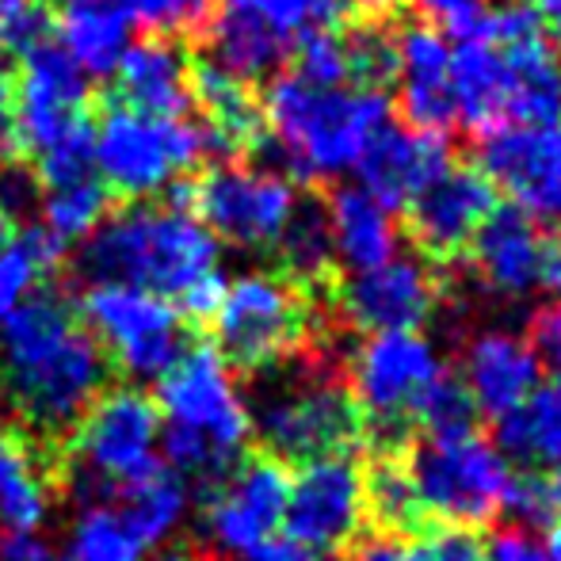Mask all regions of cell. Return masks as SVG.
<instances>
[{
  "label": "cell",
  "mask_w": 561,
  "mask_h": 561,
  "mask_svg": "<svg viewBox=\"0 0 561 561\" xmlns=\"http://www.w3.org/2000/svg\"><path fill=\"white\" fill-rule=\"evenodd\" d=\"M112 363L73 302L35 290L0 321V398L15 424L66 450L92 401L107 390Z\"/></svg>",
  "instance_id": "6da1fadb"
},
{
  "label": "cell",
  "mask_w": 561,
  "mask_h": 561,
  "mask_svg": "<svg viewBox=\"0 0 561 561\" xmlns=\"http://www.w3.org/2000/svg\"><path fill=\"white\" fill-rule=\"evenodd\" d=\"M81 272L92 283H126L161 298H184L218 275V237L187 207H126L84 237Z\"/></svg>",
  "instance_id": "7a4b0ae2"
},
{
  "label": "cell",
  "mask_w": 561,
  "mask_h": 561,
  "mask_svg": "<svg viewBox=\"0 0 561 561\" xmlns=\"http://www.w3.org/2000/svg\"><path fill=\"white\" fill-rule=\"evenodd\" d=\"M153 405L161 413V455L180 478L187 473L215 485L233 470L249 444L252 421L215 347H184V355L157 378Z\"/></svg>",
  "instance_id": "3957f363"
},
{
  "label": "cell",
  "mask_w": 561,
  "mask_h": 561,
  "mask_svg": "<svg viewBox=\"0 0 561 561\" xmlns=\"http://www.w3.org/2000/svg\"><path fill=\"white\" fill-rule=\"evenodd\" d=\"M264 146L298 180H333L355 169L390 123V100L367 89H321L302 77H275L264 96Z\"/></svg>",
  "instance_id": "277c9868"
},
{
  "label": "cell",
  "mask_w": 561,
  "mask_h": 561,
  "mask_svg": "<svg viewBox=\"0 0 561 561\" xmlns=\"http://www.w3.org/2000/svg\"><path fill=\"white\" fill-rule=\"evenodd\" d=\"M161 466V413L153 398L134 386H115L92 401L66 439V489L81 496H107L130 489Z\"/></svg>",
  "instance_id": "5b68a950"
},
{
  "label": "cell",
  "mask_w": 561,
  "mask_h": 561,
  "mask_svg": "<svg viewBox=\"0 0 561 561\" xmlns=\"http://www.w3.org/2000/svg\"><path fill=\"white\" fill-rule=\"evenodd\" d=\"M264 450L283 462H310L325 455H352L363 436V416L352 390L321 363L283 370L260 390L249 413Z\"/></svg>",
  "instance_id": "8992f818"
},
{
  "label": "cell",
  "mask_w": 561,
  "mask_h": 561,
  "mask_svg": "<svg viewBox=\"0 0 561 561\" xmlns=\"http://www.w3.org/2000/svg\"><path fill=\"white\" fill-rule=\"evenodd\" d=\"M283 272H244L226 283L215 310V352L226 367L275 370L290 363L313 333V302Z\"/></svg>",
  "instance_id": "52a82bcc"
},
{
  "label": "cell",
  "mask_w": 561,
  "mask_h": 561,
  "mask_svg": "<svg viewBox=\"0 0 561 561\" xmlns=\"http://www.w3.org/2000/svg\"><path fill=\"white\" fill-rule=\"evenodd\" d=\"M352 0H218L207 15L210 61L237 81H264L313 31H340Z\"/></svg>",
  "instance_id": "ba28073f"
},
{
  "label": "cell",
  "mask_w": 561,
  "mask_h": 561,
  "mask_svg": "<svg viewBox=\"0 0 561 561\" xmlns=\"http://www.w3.org/2000/svg\"><path fill=\"white\" fill-rule=\"evenodd\" d=\"M424 519L450 527H481L508 512L516 473L481 432L424 439L405 458Z\"/></svg>",
  "instance_id": "9c48e42d"
},
{
  "label": "cell",
  "mask_w": 561,
  "mask_h": 561,
  "mask_svg": "<svg viewBox=\"0 0 561 561\" xmlns=\"http://www.w3.org/2000/svg\"><path fill=\"white\" fill-rule=\"evenodd\" d=\"M207 153L203 126L180 115H141L134 107L112 104L92 130L96 176L107 192L126 199H146L176 184Z\"/></svg>",
  "instance_id": "30bf717a"
},
{
  "label": "cell",
  "mask_w": 561,
  "mask_h": 561,
  "mask_svg": "<svg viewBox=\"0 0 561 561\" xmlns=\"http://www.w3.org/2000/svg\"><path fill=\"white\" fill-rule=\"evenodd\" d=\"M444 375L439 352L421 333H370L352 359V401L363 432L382 450H401L413 432L416 405Z\"/></svg>",
  "instance_id": "8fae6325"
},
{
  "label": "cell",
  "mask_w": 561,
  "mask_h": 561,
  "mask_svg": "<svg viewBox=\"0 0 561 561\" xmlns=\"http://www.w3.org/2000/svg\"><path fill=\"white\" fill-rule=\"evenodd\" d=\"M81 321L107 363L134 378H161L184 355V318L169 298L126 283H92Z\"/></svg>",
  "instance_id": "7c38bea8"
},
{
  "label": "cell",
  "mask_w": 561,
  "mask_h": 561,
  "mask_svg": "<svg viewBox=\"0 0 561 561\" xmlns=\"http://www.w3.org/2000/svg\"><path fill=\"white\" fill-rule=\"evenodd\" d=\"M176 207H187L215 237L241 249H272L298 207L287 176L275 169L222 164L203 180L176 187Z\"/></svg>",
  "instance_id": "4fadbf2b"
},
{
  "label": "cell",
  "mask_w": 561,
  "mask_h": 561,
  "mask_svg": "<svg viewBox=\"0 0 561 561\" xmlns=\"http://www.w3.org/2000/svg\"><path fill=\"white\" fill-rule=\"evenodd\" d=\"M367 527V493L363 466L352 455H325L302 462L290 478L283 531L298 550L325 558L352 550Z\"/></svg>",
  "instance_id": "5bb4252c"
},
{
  "label": "cell",
  "mask_w": 561,
  "mask_h": 561,
  "mask_svg": "<svg viewBox=\"0 0 561 561\" xmlns=\"http://www.w3.org/2000/svg\"><path fill=\"white\" fill-rule=\"evenodd\" d=\"M290 493V470L283 458L256 450L244 455L222 481L207 489L203 524L215 550L237 558H252L260 547L275 542L283 527Z\"/></svg>",
  "instance_id": "9a60e30c"
},
{
  "label": "cell",
  "mask_w": 561,
  "mask_h": 561,
  "mask_svg": "<svg viewBox=\"0 0 561 561\" xmlns=\"http://www.w3.org/2000/svg\"><path fill=\"white\" fill-rule=\"evenodd\" d=\"M89 126V77L58 43H38L23 54L15 73V141L38 157Z\"/></svg>",
  "instance_id": "2e32d148"
},
{
  "label": "cell",
  "mask_w": 561,
  "mask_h": 561,
  "mask_svg": "<svg viewBox=\"0 0 561 561\" xmlns=\"http://www.w3.org/2000/svg\"><path fill=\"white\" fill-rule=\"evenodd\" d=\"M478 161L527 218L561 222V126H496L481 138Z\"/></svg>",
  "instance_id": "e0dca14e"
},
{
  "label": "cell",
  "mask_w": 561,
  "mask_h": 561,
  "mask_svg": "<svg viewBox=\"0 0 561 561\" xmlns=\"http://www.w3.org/2000/svg\"><path fill=\"white\" fill-rule=\"evenodd\" d=\"M439 302V283L428 264L393 256L336 283V306L363 333H416Z\"/></svg>",
  "instance_id": "ac0fdd59"
},
{
  "label": "cell",
  "mask_w": 561,
  "mask_h": 561,
  "mask_svg": "<svg viewBox=\"0 0 561 561\" xmlns=\"http://www.w3.org/2000/svg\"><path fill=\"white\" fill-rule=\"evenodd\" d=\"M496 210V187L481 169H447L409 203V237L432 264L458 260Z\"/></svg>",
  "instance_id": "d6986e66"
},
{
  "label": "cell",
  "mask_w": 561,
  "mask_h": 561,
  "mask_svg": "<svg viewBox=\"0 0 561 561\" xmlns=\"http://www.w3.org/2000/svg\"><path fill=\"white\" fill-rule=\"evenodd\" d=\"M58 489H66V450L31 436L23 424L0 421V527L31 535Z\"/></svg>",
  "instance_id": "ffe728a7"
},
{
  "label": "cell",
  "mask_w": 561,
  "mask_h": 561,
  "mask_svg": "<svg viewBox=\"0 0 561 561\" xmlns=\"http://www.w3.org/2000/svg\"><path fill=\"white\" fill-rule=\"evenodd\" d=\"M470 249L485 287L508 298L547 287L558 256L539 222L527 218L519 207H496L470 241Z\"/></svg>",
  "instance_id": "44dd1931"
},
{
  "label": "cell",
  "mask_w": 561,
  "mask_h": 561,
  "mask_svg": "<svg viewBox=\"0 0 561 561\" xmlns=\"http://www.w3.org/2000/svg\"><path fill=\"white\" fill-rule=\"evenodd\" d=\"M363 192H370L386 210L409 207L424 187L450 169L447 141L436 134L409 130V126H378L359 157Z\"/></svg>",
  "instance_id": "7402d4cb"
},
{
  "label": "cell",
  "mask_w": 561,
  "mask_h": 561,
  "mask_svg": "<svg viewBox=\"0 0 561 561\" xmlns=\"http://www.w3.org/2000/svg\"><path fill=\"white\" fill-rule=\"evenodd\" d=\"M398 81L409 130L447 138L458 118L450 100V50L436 27H409L398 38Z\"/></svg>",
  "instance_id": "603a6c76"
},
{
  "label": "cell",
  "mask_w": 561,
  "mask_h": 561,
  "mask_svg": "<svg viewBox=\"0 0 561 561\" xmlns=\"http://www.w3.org/2000/svg\"><path fill=\"white\" fill-rule=\"evenodd\" d=\"M462 386L470 390L478 413L501 421L516 405H524L542 378V359L527 340L512 333H481L470 340L462 359Z\"/></svg>",
  "instance_id": "cb8c5ba5"
},
{
  "label": "cell",
  "mask_w": 561,
  "mask_h": 561,
  "mask_svg": "<svg viewBox=\"0 0 561 561\" xmlns=\"http://www.w3.org/2000/svg\"><path fill=\"white\" fill-rule=\"evenodd\" d=\"M192 100L203 107V138L207 153L218 157H244L256 153L264 141V107L252 96L244 81L218 69L215 61L192 66Z\"/></svg>",
  "instance_id": "d4e9b609"
},
{
  "label": "cell",
  "mask_w": 561,
  "mask_h": 561,
  "mask_svg": "<svg viewBox=\"0 0 561 561\" xmlns=\"http://www.w3.org/2000/svg\"><path fill=\"white\" fill-rule=\"evenodd\" d=\"M118 77V104L141 115H184L192 104V61L164 38L126 46Z\"/></svg>",
  "instance_id": "484cf974"
},
{
  "label": "cell",
  "mask_w": 561,
  "mask_h": 561,
  "mask_svg": "<svg viewBox=\"0 0 561 561\" xmlns=\"http://www.w3.org/2000/svg\"><path fill=\"white\" fill-rule=\"evenodd\" d=\"M450 100L455 118L478 138L508 118V69L493 43L462 38V46L450 54Z\"/></svg>",
  "instance_id": "4316f807"
},
{
  "label": "cell",
  "mask_w": 561,
  "mask_h": 561,
  "mask_svg": "<svg viewBox=\"0 0 561 561\" xmlns=\"http://www.w3.org/2000/svg\"><path fill=\"white\" fill-rule=\"evenodd\" d=\"M333 229V252L347 272H367L398 256L393 215L363 187H336L325 207Z\"/></svg>",
  "instance_id": "83f0119b"
},
{
  "label": "cell",
  "mask_w": 561,
  "mask_h": 561,
  "mask_svg": "<svg viewBox=\"0 0 561 561\" xmlns=\"http://www.w3.org/2000/svg\"><path fill=\"white\" fill-rule=\"evenodd\" d=\"M58 46L84 77H112L130 46V20L115 0H58Z\"/></svg>",
  "instance_id": "f1b7e54d"
},
{
  "label": "cell",
  "mask_w": 561,
  "mask_h": 561,
  "mask_svg": "<svg viewBox=\"0 0 561 561\" xmlns=\"http://www.w3.org/2000/svg\"><path fill=\"white\" fill-rule=\"evenodd\" d=\"M496 450L527 466H561V386H539L524 405L496 421Z\"/></svg>",
  "instance_id": "f546056e"
},
{
  "label": "cell",
  "mask_w": 561,
  "mask_h": 561,
  "mask_svg": "<svg viewBox=\"0 0 561 561\" xmlns=\"http://www.w3.org/2000/svg\"><path fill=\"white\" fill-rule=\"evenodd\" d=\"M112 508L123 516V524L134 531V539L149 550V547H157V542L169 539V535L176 531L180 519H184L187 485L172 466L161 462L149 478H141V481H134L130 489H123V493L115 496Z\"/></svg>",
  "instance_id": "4dcf8cb0"
},
{
  "label": "cell",
  "mask_w": 561,
  "mask_h": 561,
  "mask_svg": "<svg viewBox=\"0 0 561 561\" xmlns=\"http://www.w3.org/2000/svg\"><path fill=\"white\" fill-rule=\"evenodd\" d=\"M275 249L283 256V275L295 279L302 290H310V295H318L321 283L333 279V264H336L333 229H329V215L321 203L295 207V215H290L287 229L279 233Z\"/></svg>",
  "instance_id": "1f68e13d"
},
{
  "label": "cell",
  "mask_w": 561,
  "mask_h": 561,
  "mask_svg": "<svg viewBox=\"0 0 561 561\" xmlns=\"http://www.w3.org/2000/svg\"><path fill=\"white\" fill-rule=\"evenodd\" d=\"M66 244L50 237L43 226H27L0 244V321L12 310H20L35 290H43V279L58 267Z\"/></svg>",
  "instance_id": "d6a6232c"
},
{
  "label": "cell",
  "mask_w": 561,
  "mask_h": 561,
  "mask_svg": "<svg viewBox=\"0 0 561 561\" xmlns=\"http://www.w3.org/2000/svg\"><path fill=\"white\" fill-rule=\"evenodd\" d=\"M363 493H367V519H375L382 535L421 531L424 527V512L401 450H382L363 470Z\"/></svg>",
  "instance_id": "836d02e7"
},
{
  "label": "cell",
  "mask_w": 561,
  "mask_h": 561,
  "mask_svg": "<svg viewBox=\"0 0 561 561\" xmlns=\"http://www.w3.org/2000/svg\"><path fill=\"white\" fill-rule=\"evenodd\" d=\"M112 192L100 184V176L77 180V184L46 187L43 195V229L58 237L61 244L84 241L107 218Z\"/></svg>",
  "instance_id": "e575fe53"
},
{
  "label": "cell",
  "mask_w": 561,
  "mask_h": 561,
  "mask_svg": "<svg viewBox=\"0 0 561 561\" xmlns=\"http://www.w3.org/2000/svg\"><path fill=\"white\" fill-rule=\"evenodd\" d=\"M146 547L134 539V531L123 524V516L112 504H89L77 519L69 558L73 561H141Z\"/></svg>",
  "instance_id": "d590c367"
},
{
  "label": "cell",
  "mask_w": 561,
  "mask_h": 561,
  "mask_svg": "<svg viewBox=\"0 0 561 561\" xmlns=\"http://www.w3.org/2000/svg\"><path fill=\"white\" fill-rule=\"evenodd\" d=\"M416 428L424 432V439H447V436H470V432H478V405H473L462 378H450V375L436 378V386L416 405L413 432Z\"/></svg>",
  "instance_id": "8d00e7d4"
},
{
  "label": "cell",
  "mask_w": 561,
  "mask_h": 561,
  "mask_svg": "<svg viewBox=\"0 0 561 561\" xmlns=\"http://www.w3.org/2000/svg\"><path fill=\"white\" fill-rule=\"evenodd\" d=\"M344 54L347 81H355V89L382 92L386 84L398 81V38L378 23H363L344 35Z\"/></svg>",
  "instance_id": "74e56055"
},
{
  "label": "cell",
  "mask_w": 561,
  "mask_h": 561,
  "mask_svg": "<svg viewBox=\"0 0 561 561\" xmlns=\"http://www.w3.org/2000/svg\"><path fill=\"white\" fill-rule=\"evenodd\" d=\"M398 561H485V542L470 527L450 524H424L413 539L401 542Z\"/></svg>",
  "instance_id": "f35d334b"
},
{
  "label": "cell",
  "mask_w": 561,
  "mask_h": 561,
  "mask_svg": "<svg viewBox=\"0 0 561 561\" xmlns=\"http://www.w3.org/2000/svg\"><path fill=\"white\" fill-rule=\"evenodd\" d=\"M118 12L153 35H180L207 23L210 0H115Z\"/></svg>",
  "instance_id": "ab89813d"
},
{
  "label": "cell",
  "mask_w": 561,
  "mask_h": 561,
  "mask_svg": "<svg viewBox=\"0 0 561 561\" xmlns=\"http://www.w3.org/2000/svg\"><path fill=\"white\" fill-rule=\"evenodd\" d=\"M295 58V77H302V81L321 84V89H344L347 84V54L340 31H313V35H306L298 43Z\"/></svg>",
  "instance_id": "60d3db41"
},
{
  "label": "cell",
  "mask_w": 561,
  "mask_h": 561,
  "mask_svg": "<svg viewBox=\"0 0 561 561\" xmlns=\"http://www.w3.org/2000/svg\"><path fill=\"white\" fill-rule=\"evenodd\" d=\"M508 508L516 512V516H524L527 524H539V519L558 524L561 519V466H550V470L531 473V478H516Z\"/></svg>",
  "instance_id": "b9f144b4"
},
{
  "label": "cell",
  "mask_w": 561,
  "mask_h": 561,
  "mask_svg": "<svg viewBox=\"0 0 561 561\" xmlns=\"http://www.w3.org/2000/svg\"><path fill=\"white\" fill-rule=\"evenodd\" d=\"M413 8L455 38H470L489 12L485 0H413Z\"/></svg>",
  "instance_id": "7bdbcfd3"
},
{
  "label": "cell",
  "mask_w": 561,
  "mask_h": 561,
  "mask_svg": "<svg viewBox=\"0 0 561 561\" xmlns=\"http://www.w3.org/2000/svg\"><path fill=\"white\" fill-rule=\"evenodd\" d=\"M27 203H31L27 180H20L4 161H0V244H8L15 233H20Z\"/></svg>",
  "instance_id": "ee69618b"
},
{
  "label": "cell",
  "mask_w": 561,
  "mask_h": 561,
  "mask_svg": "<svg viewBox=\"0 0 561 561\" xmlns=\"http://www.w3.org/2000/svg\"><path fill=\"white\" fill-rule=\"evenodd\" d=\"M485 561H550L547 547L524 527H504L489 539Z\"/></svg>",
  "instance_id": "f6af8a7d"
},
{
  "label": "cell",
  "mask_w": 561,
  "mask_h": 561,
  "mask_svg": "<svg viewBox=\"0 0 561 561\" xmlns=\"http://www.w3.org/2000/svg\"><path fill=\"white\" fill-rule=\"evenodd\" d=\"M12 153H20V141H15V69L0 50V161H8Z\"/></svg>",
  "instance_id": "bcb514c9"
},
{
  "label": "cell",
  "mask_w": 561,
  "mask_h": 561,
  "mask_svg": "<svg viewBox=\"0 0 561 561\" xmlns=\"http://www.w3.org/2000/svg\"><path fill=\"white\" fill-rule=\"evenodd\" d=\"M527 344L535 347V355H539L542 363H554V367H561V310L558 306L535 313L531 340H527Z\"/></svg>",
  "instance_id": "7dc6e473"
},
{
  "label": "cell",
  "mask_w": 561,
  "mask_h": 561,
  "mask_svg": "<svg viewBox=\"0 0 561 561\" xmlns=\"http://www.w3.org/2000/svg\"><path fill=\"white\" fill-rule=\"evenodd\" d=\"M0 561H58L46 542L35 535H0Z\"/></svg>",
  "instance_id": "c3c4849f"
},
{
  "label": "cell",
  "mask_w": 561,
  "mask_h": 561,
  "mask_svg": "<svg viewBox=\"0 0 561 561\" xmlns=\"http://www.w3.org/2000/svg\"><path fill=\"white\" fill-rule=\"evenodd\" d=\"M398 558H401V542L393 535L378 531L375 539L355 542V561H398Z\"/></svg>",
  "instance_id": "681fc988"
},
{
  "label": "cell",
  "mask_w": 561,
  "mask_h": 561,
  "mask_svg": "<svg viewBox=\"0 0 561 561\" xmlns=\"http://www.w3.org/2000/svg\"><path fill=\"white\" fill-rule=\"evenodd\" d=\"M249 561H325V558L310 554V550H298L295 542H267Z\"/></svg>",
  "instance_id": "f907efd6"
},
{
  "label": "cell",
  "mask_w": 561,
  "mask_h": 561,
  "mask_svg": "<svg viewBox=\"0 0 561 561\" xmlns=\"http://www.w3.org/2000/svg\"><path fill=\"white\" fill-rule=\"evenodd\" d=\"M531 12L539 15L542 31H550L561 50V0H531Z\"/></svg>",
  "instance_id": "816d5d0a"
},
{
  "label": "cell",
  "mask_w": 561,
  "mask_h": 561,
  "mask_svg": "<svg viewBox=\"0 0 561 561\" xmlns=\"http://www.w3.org/2000/svg\"><path fill=\"white\" fill-rule=\"evenodd\" d=\"M31 4H38V0H0V27H4L12 15H20L23 8H31Z\"/></svg>",
  "instance_id": "f5cc1de1"
},
{
  "label": "cell",
  "mask_w": 561,
  "mask_h": 561,
  "mask_svg": "<svg viewBox=\"0 0 561 561\" xmlns=\"http://www.w3.org/2000/svg\"><path fill=\"white\" fill-rule=\"evenodd\" d=\"M157 561H207V554H199V550H192V547H180V550H169V554H161Z\"/></svg>",
  "instance_id": "db71d44e"
},
{
  "label": "cell",
  "mask_w": 561,
  "mask_h": 561,
  "mask_svg": "<svg viewBox=\"0 0 561 561\" xmlns=\"http://www.w3.org/2000/svg\"><path fill=\"white\" fill-rule=\"evenodd\" d=\"M352 4H359V8H367V12H375V15H386L390 12L398 0H352Z\"/></svg>",
  "instance_id": "11a10c76"
},
{
  "label": "cell",
  "mask_w": 561,
  "mask_h": 561,
  "mask_svg": "<svg viewBox=\"0 0 561 561\" xmlns=\"http://www.w3.org/2000/svg\"><path fill=\"white\" fill-rule=\"evenodd\" d=\"M550 561H561V519L554 527H550V547H547Z\"/></svg>",
  "instance_id": "9f6ffc18"
},
{
  "label": "cell",
  "mask_w": 561,
  "mask_h": 561,
  "mask_svg": "<svg viewBox=\"0 0 561 561\" xmlns=\"http://www.w3.org/2000/svg\"><path fill=\"white\" fill-rule=\"evenodd\" d=\"M550 287H558V295H561V252L554 256V272H550ZM561 310V306H558Z\"/></svg>",
  "instance_id": "6f0895ef"
}]
</instances>
